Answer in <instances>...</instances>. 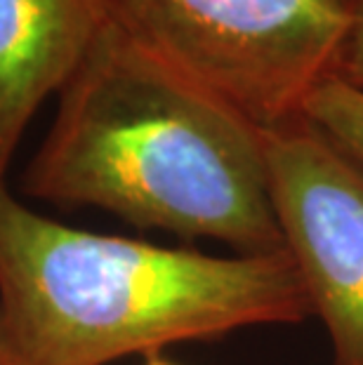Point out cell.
<instances>
[{
    "mask_svg": "<svg viewBox=\"0 0 363 365\" xmlns=\"http://www.w3.org/2000/svg\"><path fill=\"white\" fill-rule=\"evenodd\" d=\"M24 170L43 203L106 210L142 229L283 250L265 130L106 21Z\"/></svg>",
    "mask_w": 363,
    "mask_h": 365,
    "instance_id": "obj_1",
    "label": "cell"
},
{
    "mask_svg": "<svg viewBox=\"0 0 363 365\" xmlns=\"http://www.w3.org/2000/svg\"><path fill=\"white\" fill-rule=\"evenodd\" d=\"M309 314L285 247L213 257L73 229L0 177V341L12 365H106Z\"/></svg>",
    "mask_w": 363,
    "mask_h": 365,
    "instance_id": "obj_2",
    "label": "cell"
},
{
    "mask_svg": "<svg viewBox=\"0 0 363 365\" xmlns=\"http://www.w3.org/2000/svg\"><path fill=\"white\" fill-rule=\"evenodd\" d=\"M106 21L262 130L337 73L344 0H102Z\"/></svg>",
    "mask_w": 363,
    "mask_h": 365,
    "instance_id": "obj_3",
    "label": "cell"
},
{
    "mask_svg": "<svg viewBox=\"0 0 363 365\" xmlns=\"http://www.w3.org/2000/svg\"><path fill=\"white\" fill-rule=\"evenodd\" d=\"M283 247L335 365H363V170L300 118L265 130Z\"/></svg>",
    "mask_w": 363,
    "mask_h": 365,
    "instance_id": "obj_4",
    "label": "cell"
},
{
    "mask_svg": "<svg viewBox=\"0 0 363 365\" xmlns=\"http://www.w3.org/2000/svg\"><path fill=\"white\" fill-rule=\"evenodd\" d=\"M104 24L102 0H0V177Z\"/></svg>",
    "mask_w": 363,
    "mask_h": 365,
    "instance_id": "obj_5",
    "label": "cell"
},
{
    "mask_svg": "<svg viewBox=\"0 0 363 365\" xmlns=\"http://www.w3.org/2000/svg\"><path fill=\"white\" fill-rule=\"evenodd\" d=\"M302 118L363 170V88L330 76L307 97Z\"/></svg>",
    "mask_w": 363,
    "mask_h": 365,
    "instance_id": "obj_6",
    "label": "cell"
},
{
    "mask_svg": "<svg viewBox=\"0 0 363 365\" xmlns=\"http://www.w3.org/2000/svg\"><path fill=\"white\" fill-rule=\"evenodd\" d=\"M349 10V31L344 38L337 76L363 88V0H344Z\"/></svg>",
    "mask_w": 363,
    "mask_h": 365,
    "instance_id": "obj_7",
    "label": "cell"
},
{
    "mask_svg": "<svg viewBox=\"0 0 363 365\" xmlns=\"http://www.w3.org/2000/svg\"><path fill=\"white\" fill-rule=\"evenodd\" d=\"M146 365H175V363H170L165 359H160L158 354H153V356H149V359H146Z\"/></svg>",
    "mask_w": 363,
    "mask_h": 365,
    "instance_id": "obj_8",
    "label": "cell"
},
{
    "mask_svg": "<svg viewBox=\"0 0 363 365\" xmlns=\"http://www.w3.org/2000/svg\"><path fill=\"white\" fill-rule=\"evenodd\" d=\"M0 365H12V361H10V356H7V351H5V346H3V341H0Z\"/></svg>",
    "mask_w": 363,
    "mask_h": 365,
    "instance_id": "obj_9",
    "label": "cell"
}]
</instances>
